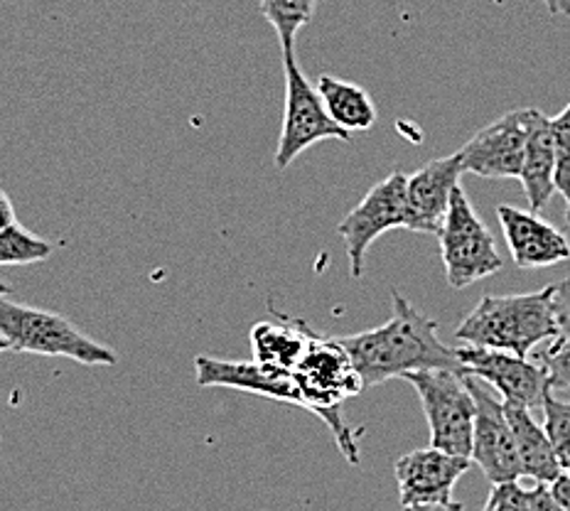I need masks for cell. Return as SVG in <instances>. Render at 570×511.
I'll return each mask as SVG.
<instances>
[{"instance_id": "cell-32", "label": "cell", "mask_w": 570, "mask_h": 511, "mask_svg": "<svg viewBox=\"0 0 570 511\" xmlns=\"http://www.w3.org/2000/svg\"><path fill=\"white\" fill-rule=\"evenodd\" d=\"M8 293H10L8 285H6V283H0V295H8Z\"/></svg>"}, {"instance_id": "cell-26", "label": "cell", "mask_w": 570, "mask_h": 511, "mask_svg": "<svg viewBox=\"0 0 570 511\" xmlns=\"http://www.w3.org/2000/svg\"><path fill=\"white\" fill-rule=\"evenodd\" d=\"M553 311L561 337H570V276L553 285Z\"/></svg>"}, {"instance_id": "cell-3", "label": "cell", "mask_w": 570, "mask_h": 511, "mask_svg": "<svg viewBox=\"0 0 570 511\" xmlns=\"http://www.w3.org/2000/svg\"><path fill=\"white\" fill-rule=\"evenodd\" d=\"M291 376L301 391L303 409L315 413L320 421H325L344 458L352 465H360V445H356L354 433L342 419V403L362 394L364 382L344 344L313 332L305 354L295 364Z\"/></svg>"}, {"instance_id": "cell-19", "label": "cell", "mask_w": 570, "mask_h": 511, "mask_svg": "<svg viewBox=\"0 0 570 511\" xmlns=\"http://www.w3.org/2000/svg\"><path fill=\"white\" fill-rule=\"evenodd\" d=\"M320 99H323L327 114L340 128L347 130H370L376 124V106L370 91L354 81L323 75L315 85Z\"/></svg>"}, {"instance_id": "cell-1", "label": "cell", "mask_w": 570, "mask_h": 511, "mask_svg": "<svg viewBox=\"0 0 570 511\" xmlns=\"http://www.w3.org/2000/svg\"><path fill=\"white\" fill-rule=\"evenodd\" d=\"M391 305H394V315L389 323L340 340L350 352L364 389L415 372L453 370L465 374L455 350L438 337V323L433 317L415 311L399 291L391 293Z\"/></svg>"}, {"instance_id": "cell-28", "label": "cell", "mask_w": 570, "mask_h": 511, "mask_svg": "<svg viewBox=\"0 0 570 511\" xmlns=\"http://www.w3.org/2000/svg\"><path fill=\"white\" fill-rule=\"evenodd\" d=\"M549 490L558 499V502H561L566 509H570V474L563 472L561 478L549 484Z\"/></svg>"}, {"instance_id": "cell-7", "label": "cell", "mask_w": 570, "mask_h": 511, "mask_svg": "<svg viewBox=\"0 0 570 511\" xmlns=\"http://www.w3.org/2000/svg\"><path fill=\"white\" fill-rule=\"evenodd\" d=\"M285 69V111H283V128L276 148L278 170H285L295 158L305 153L320 140H340L350 143L347 130L340 128L332 116L327 114L323 99L317 89L307 81L295 55L283 57Z\"/></svg>"}, {"instance_id": "cell-22", "label": "cell", "mask_w": 570, "mask_h": 511, "mask_svg": "<svg viewBox=\"0 0 570 511\" xmlns=\"http://www.w3.org/2000/svg\"><path fill=\"white\" fill-rule=\"evenodd\" d=\"M543 428L566 474H570V401L553 394L543 401Z\"/></svg>"}, {"instance_id": "cell-14", "label": "cell", "mask_w": 570, "mask_h": 511, "mask_svg": "<svg viewBox=\"0 0 570 511\" xmlns=\"http://www.w3.org/2000/svg\"><path fill=\"white\" fill-rule=\"evenodd\" d=\"M195 379L202 389H236L303 409L301 391L295 386L291 372L273 370V366L258 362H232L202 354L195 360Z\"/></svg>"}, {"instance_id": "cell-11", "label": "cell", "mask_w": 570, "mask_h": 511, "mask_svg": "<svg viewBox=\"0 0 570 511\" xmlns=\"http://www.w3.org/2000/svg\"><path fill=\"white\" fill-rule=\"evenodd\" d=\"M465 382L472 391L474 403H478L470 460L484 472V478L492 484L519 482L524 478V470H521V458L512 425H509L507 419L504 401L494 399L480 379L465 374Z\"/></svg>"}, {"instance_id": "cell-27", "label": "cell", "mask_w": 570, "mask_h": 511, "mask_svg": "<svg viewBox=\"0 0 570 511\" xmlns=\"http://www.w3.org/2000/svg\"><path fill=\"white\" fill-rule=\"evenodd\" d=\"M529 504L531 511H570L551 494L549 484H537L533 490H529Z\"/></svg>"}, {"instance_id": "cell-31", "label": "cell", "mask_w": 570, "mask_h": 511, "mask_svg": "<svg viewBox=\"0 0 570 511\" xmlns=\"http://www.w3.org/2000/svg\"><path fill=\"white\" fill-rule=\"evenodd\" d=\"M403 511H465V504L450 502V504H425V507H403Z\"/></svg>"}, {"instance_id": "cell-2", "label": "cell", "mask_w": 570, "mask_h": 511, "mask_svg": "<svg viewBox=\"0 0 570 511\" xmlns=\"http://www.w3.org/2000/svg\"><path fill=\"white\" fill-rule=\"evenodd\" d=\"M455 337L472 347L527 356L537 344L561 337L553 311V285L537 293L484 295L462 320Z\"/></svg>"}, {"instance_id": "cell-12", "label": "cell", "mask_w": 570, "mask_h": 511, "mask_svg": "<svg viewBox=\"0 0 570 511\" xmlns=\"http://www.w3.org/2000/svg\"><path fill=\"white\" fill-rule=\"evenodd\" d=\"M470 465V458L450 455L433 445L401 455L394 465L401 507L450 504L458 480Z\"/></svg>"}, {"instance_id": "cell-20", "label": "cell", "mask_w": 570, "mask_h": 511, "mask_svg": "<svg viewBox=\"0 0 570 511\" xmlns=\"http://www.w3.org/2000/svg\"><path fill=\"white\" fill-rule=\"evenodd\" d=\"M317 0H261V16L276 30L283 57L295 55V38L313 20Z\"/></svg>"}, {"instance_id": "cell-10", "label": "cell", "mask_w": 570, "mask_h": 511, "mask_svg": "<svg viewBox=\"0 0 570 511\" xmlns=\"http://www.w3.org/2000/svg\"><path fill=\"white\" fill-rule=\"evenodd\" d=\"M458 362L468 376L487 382L502 394L504 403H517L529 411L543 409L546 396L551 394L549 372L537 360L517 356L512 352L484 350V347H458Z\"/></svg>"}, {"instance_id": "cell-17", "label": "cell", "mask_w": 570, "mask_h": 511, "mask_svg": "<svg viewBox=\"0 0 570 511\" xmlns=\"http://www.w3.org/2000/svg\"><path fill=\"white\" fill-rule=\"evenodd\" d=\"M509 425H512L517 450L521 458V470L524 478L537 484H551L563 474L561 462L556 458V450L546 435V428L533 421L529 409L517 406V403H504Z\"/></svg>"}, {"instance_id": "cell-18", "label": "cell", "mask_w": 570, "mask_h": 511, "mask_svg": "<svg viewBox=\"0 0 570 511\" xmlns=\"http://www.w3.org/2000/svg\"><path fill=\"white\" fill-rule=\"evenodd\" d=\"M313 330L303 320H293L288 315L276 320H264L252 327V350L254 362L273 366V370L293 372L295 364L305 354Z\"/></svg>"}, {"instance_id": "cell-33", "label": "cell", "mask_w": 570, "mask_h": 511, "mask_svg": "<svg viewBox=\"0 0 570 511\" xmlns=\"http://www.w3.org/2000/svg\"><path fill=\"white\" fill-rule=\"evenodd\" d=\"M10 347H8V342L6 340H0V352H8Z\"/></svg>"}, {"instance_id": "cell-13", "label": "cell", "mask_w": 570, "mask_h": 511, "mask_svg": "<svg viewBox=\"0 0 570 511\" xmlns=\"http://www.w3.org/2000/svg\"><path fill=\"white\" fill-rule=\"evenodd\" d=\"M497 217L519 268H549L570 258L568 236L541 219L539 212L499 205Z\"/></svg>"}, {"instance_id": "cell-15", "label": "cell", "mask_w": 570, "mask_h": 511, "mask_svg": "<svg viewBox=\"0 0 570 511\" xmlns=\"http://www.w3.org/2000/svg\"><path fill=\"white\" fill-rule=\"evenodd\" d=\"M462 175L465 173H462L458 153L425 163L421 170L409 175L406 195L411 232L438 236L450 209V202H453L455 189L460 187Z\"/></svg>"}, {"instance_id": "cell-24", "label": "cell", "mask_w": 570, "mask_h": 511, "mask_svg": "<svg viewBox=\"0 0 570 511\" xmlns=\"http://www.w3.org/2000/svg\"><path fill=\"white\" fill-rule=\"evenodd\" d=\"M551 134L556 146V187L563 195L570 207V104L566 109L551 118Z\"/></svg>"}, {"instance_id": "cell-23", "label": "cell", "mask_w": 570, "mask_h": 511, "mask_svg": "<svg viewBox=\"0 0 570 511\" xmlns=\"http://www.w3.org/2000/svg\"><path fill=\"white\" fill-rule=\"evenodd\" d=\"M537 362L549 372L551 394L570 401V337H556L549 347L537 354Z\"/></svg>"}, {"instance_id": "cell-4", "label": "cell", "mask_w": 570, "mask_h": 511, "mask_svg": "<svg viewBox=\"0 0 570 511\" xmlns=\"http://www.w3.org/2000/svg\"><path fill=\"white\" fill-rule=\"evenodd\" d=\"M0 340L22 354L65 356L87 366H114L118 354L106 344L94 342L65 315L40 311L0 295Z\"/></svg>"}, {"instance_id": "cell-21", "label": "cell", "mask_w": 570, "mask_h": 511, "mask_svg": "<svg viewBox=\"0 0 570 511\" xmlns=\"http://www.w3.org/2000/svg\"><path fill=\"white\" fill-rule=\"evenodd\" d=\"M55 254V246L42 236L28 232L20 224L0 229V266H30L47 261Z\"/></svg>"}, {"instance_id": "cell-8", "label": "cell", "mask_w": 570, "mask_h": 511, "mask_svg": "<svg viewBox=\"0 0 570 511\" xmlns=\"http://www.w3.org/2000/svg\"><path fill=\"white\" fill-rule=\"evenodd\" d=\"M409 175L391 173L374 185L347 217L340 222V236L347 248L350 276L362 278L370 246L391 229H409Z\"/></svg>"}, {"instance_id": "cell-29", "label": "cell", "mask_w": 570, "mask_h": 511, "mask_svg": "<svg viewBox=\"0 0 570 511\" xmlns=\"http://www.w3.org/2000/svg\"><path fill=\"white\" fill-rule=\"evenodd\" d=\"M10 224H16V207L3 189H0V229L10 227Z\"/></svg>"}, {"instance_id": "cell-34", "label": "cell", "mask_w": 570, "mask_h": 511, "mask_svg": "<svg viewBox=\"0 0 570 511\" xmlns=\"http://www.w3.org/2000/svg\"><path fill=\"white\" fill-rule=\"evenodd\" d=\"M566 222H568V227H570V207L566 209Z\"/></svg>"}, {"instance_id": "cell-25", "label": "cell", "mask_w": 570, "mask_h": 511, "mask_svg": "<svg viewBox=\"0 0 570 511\" xmlns=\"http://www.w3.org/2000/svg\"><path fill=\"white\" fill-rule=\"evenodd\" d=\"M482 511H531L529 490H524L519 482L494 484Z\"/></svg>"}, {"instance_id": "cell-5", "label": "cell", "mask_w": 570, "mask_h": 511, "mask_svg": "<svg viewBox=\"0 0 570 511\" xmlns=\"http://www.w3.org/2000/svg\"><path fill=\"white\" fill-rule=\"evenodd\" d=\"M403 379L421 399L428 431H431V445L450 455L470 458L478 403L468 389L465 374L453 370H431Z\"/></svg>"}, {"instance_id": "cell-30", "label": "cell", "mask_w": 570, "mask_h": 511, "mask_svg": "<svg viewBox=\"0 0 570 511\" xmlns=\"http://www.w3.org/2000/svg\"><path fill=\"white\" fill-rule=\"evenodd\" d=\"M553 18H570V0H543Z\"/></svg>"}, {"instance_id": "cell-6", "label": "cell", "mask_w": 570, "mask_h": 511, "mask_svg": "<svg viewBox=\"0 0 570 511\" xmlns=\"http://www.w3.org/2000/svg\"><path fill=\"white\" fill-rule=\"evenodd\" d=\"M438 242H441L450 288L462 291L504 268L490 229L478 217L462 187L455 189L453 202H450L443 227L438 232Z\"/></svg>"}, {"instance_id": "cell-16", "label": "cell", "mask_w": 570, "mask_h": 511, "mask_svg": "<svg viewBox=\"0 0 570 511\" xmlns=\"http://www.w3.org/2000/svg\"><path fill=\"white\" fill-rule=\"evenodd\" d=\"M556 146H553V134H551V118L533 109L531 128H529V140H527V156H524V168H521V185H524V193L529 199L531 212H541L549 205L556 187Z\"/></svg>"}, {"instance_id": "cell-9", "label": "cell", "mask_w": 570, "mask_h": 511, "mask_svg": "<svg viewBox=\"0 0 570 511\" xmlns=\"http://www.w3.org/2000/svg\"><path fill=\"white\" fill-rule=\"evenodd\" d=\"M531 118L533 109H517L478 130L458 150L462 173L484 177V180H519L524 168Z\"/></svg>"}]
</instances>
